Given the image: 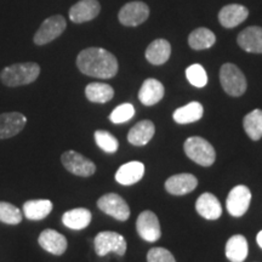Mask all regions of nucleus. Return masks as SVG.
I'll return each mask as SVG.
<instances>
[{
	"label": "nucleus",
	"instance_id": "f257e3e1",
	"mask_svg": "<svg viewBox=\"0 0 262 262\" xmlns=\"http://www.w3.org/2000/svg\"><path fill=\"white\" fill-rule=\"evenodd\" d=\"M77 66L85 75L110 79L118 73V61L113 54L102 48H88L80 51Z\"/></svg>",
	"mask_w": 262,
	"mask_h": 262
},
{
	"label": "nucleus",
	"instance_id": "f03ea898",
	"mask_svg": "<svg viewBox=\"0 0 262 262\" xmlns=\"http://www.w3.org/2000/svg\"><path fill=\"white\" fill-rule=\"evenodd\" d=\"M40 74V67L35 62H24L5 67L0 74V79L6 86L15 88L28 85L37 80Z\"/></svg>",
	"mask_w": 262,
	"mask_h": 262
},
{
	"label": "nucleus",
	"instance_id": "7ed1b4c3",
	"mask_svg": "<svg viewBox=\"0 0 262 262\" xmlns=\"http://www.w3.org/2000/svg\"><path fill=\"white\" fill-rule=\"evenodd\" d=\"M186 156L193 162L202 166H210L216 159V152L214 147L205 139L199 136L188 137L183 145Z\"/></svg>",
	"mask_w": 262,
	"mask_h": 262
},
{
	"label": "nucleus",
	"instance_id": "20e7f679",
	"mask_svg": "<svg viewBox=\"0 0 262 262\" xmlns=\"http://www.w3.org/2000/svg\"><path fill=\"white\" fill-rule=\"evenodd\" d=\"M220 81L222 89L229 96L239 97L247 90V79L237 66L233 63H225L220 70Z\"/></svg>",
	"mask_w": 262,
	"mask_h": 262
},
{
	"label": "nucleus",
	"instance_id": "39448f33",
	"mask_svg": "<svg viewBox=\"0 0 262 262\" xmlns=\"http://www.w3.org/2000/svg\"><path fill=\"white\" fill-rule=\"evenodd\" d=\"M126 248L125 238L117 232H101L95 237V251L98 256H106L108 253H116L123 256Z\"/></svg>",
	"mask_w": 262,
	"mask_h": 262
},
{
	"label": "nucleus",
	"instance_id": "423d86ee",
	"mask_svg": "<svg viewBox=\"0 0 262 262\" xmlns=\"http://www.w3.org/2000/svg\"><path fill=\"white\" fill-rule=\"evenodd\" d=\"M67 27V22L63 16L55 15L45 19L34 34L33 40L37 45H45L60 37Z\"/></svg>",
	"mask_w": 262,
	"mask_h": 262
},
{
	"label": "nucleus",
	"instance_id": "0eeeda50",
	"mask_svg": "<svg viewBox=\"0 0 262 262\" xmlns=\"http://www.w3.org/2000/svg\"><path fill=\"white\" fill-rule=\"evenodd\" d=\"M61 162L68 171L80 178H89L96 171V165L75 150H67L61 157Z\"/></svg>",
	"mask_w": 262,
	"mask_h": 262
},
{
	"label": "nucleus",
	"instance_id": "6e6552de",
	"mask_svg": "<svg viewBox=\"0 0 262 262\" xmlns=\"http://www.w3.org/2000/svg\"><path fill=\"white\" fill-rule=\"evenodd\" d=\"M97 206L104 214L112 216L116 220L126 221L130 216V208L127 203L119 194L108 193L97 201Z\"/></svg>",
	"mask_w": 262,
	"mask_h": 262
},
{
	"label": "nucleus",
	"instance_id": "1a4fd4ad",
	"mask_svg": "<svg viewBox=\"0 0 262 262\" xmlns=\"http://www.w3.org/2000/svg\"><path fill=\"white\" fill-rule=\"evenodd\" d=\"M251 202V192L247 186H235L228 193L226 208L227 211L234 217H241L248 211Z\"/></svg>",
	"mask_w": 262,
	"mask_h": 262
},
{
	"label": "nucleus",
	"instance_id": "9d476101",
	"mask_svg": "<svg viewBox=\"0 0 262 262\" xmlns=\"http://www.w3.org/2000/svg\"><path fill=\"white\" fill-rule=\"evenodd\" d=\"M149 16V8L143 2L127 3L120 9L118 18L119 22L127 27H136L146 21Z\"/></svg>",
	"mask_w": 262,
	"mask_h": 262
},
{
	"label": "nucleus",
	"instance_id": "9b49d317",
	"mask_svg": "<svg viewBox=\"0 0 262 262\" xmlns=\"http://www.w3.org/2000/svg\"><path fill=\"white\" fill-rule=\"evenodd\" d=\"M136 229L140 237L149 243L159 241L162 235L158 216L149 210L141 212L139 215L136 221Z\"/></svg>",
	"mask_w": 262,
	"mask_h": 262
},
{
	"label": "nucleus",
	"instance_id": "f8f14e48",
	"mask_svg": "<svg viewBox=\"0 0 262 262\" xmlns=\"http://www.w3.org/2000/svg\"><path fill=\"white\" fill-rule=\"evenodd\" d=\"M101 11L97 0H80L70 9V19L74 24H84L96 18Z\"/></svg>",
	"mask_w": 262,
	"mask_h": 262
},
{
	"label": "nucleus",
	"instance_id": "ddd939ff",
	"mask_svg": "<svg viewBox=\"0 0 262 262\" xmlns=\"http://www.w3.org/2000/svg\"><path fill=\"white\" fill-rule=\"evenodd\" d=\"M27 123L22 113L10 112L0 114V140L10 139L21 133Z\"/></svg>",
	"mask_w": 262,
	"mask_h": 262
},
{
	"label": "nucleus",
	"instance_id": "4468645a",
	"mask_svg": "<svg viewBox=\"0 0 262 262\" xmlns=\"http://www.w3.org/2000/svg\"><path fill=\"white\" fill-rule=\"evenodd\" d=\"M198 180L192 173H179L165 181V189L172 195H185L194 191Z\"/></svg>",
	"mask_w": 262,
	"mask_h": 262
},
{
	"label": "nucleus",
	"instance_id": "2eb2a0df",
	"mask_svg": "<svg viewBox=\"0 0 262 262\" xmlns=\"http://www.w3.org/2000/svg\"><path fill=\"white\" fill-rule=\"evenodd\" d=\"M39 245L44 249L45 251L52 255L60 256L67 250V239L63 234L58 233L55 229H45L42 231L38 238Z\"/></svg>",
	"mask_w": 262,
	"mask_h": 262
},
{
	"label": "nucleus",
	"instance_id": "dca6fc26",
	"mask_svg": "<svg viewBox=\"0 0 262 262\" xmlns=\"http://www.w3.org/2000/svg\"><path fill=\"white\" fill-rule=\"evenodd\" d=\"M249 16V10L243 5L229 4L224 6L219 12V21L222 27L234 28L243 24Z\"/></svg>",
	"mask_w": 262,
	"mask_h": 262
},
{
	"label": "nucleus",
	"instance_id": "f3484780",
	"mask_svg": "<svg viewBox=\"0 0 262 262\" xmlns=\"http://www.w3.org/2000/svg\"><path fill=\"white\" fill-rule=\"evenodd\" d=\"M237 41L244 51L262 54V28L257 26L245 28L238 34Z\"/></svg>",
	"mask_w": 262,
	"mask_h": 262
},
{
	"label": "nucleus",
	"instance_id": "a211bd4d",
	"mask_svg": "<svg viewBox=\"0 0 262 262\" xmlns=\"http://www.w3.org/2000/svg\"><path fill=\"white\" fill-rule=\"evenodd\" d=\"M195 210L206 220H217L222 215V206L220 202L211 193H203L196 199Z\"/></svg>",
	"mask_w": 262,
	"mask_h": 262
},
{
	"label": "nucleus",
	"instance_id": "6ab92c4d",
	"mask_svg": "<svg viewBox=\"0 0 262 262\" xmlns=\"http://www.w3.org/2000/svg\"><path fill=\"white\" fill-rule=\"evenodd\" d=\"M145 175V165L141 162H129L118 169L116 181L123 186L135 185Z\"/></svg>",
	"mask_w": 262,
	"mask_h": 262
},
{
	"label": "nucleus",
	"instance_id": "aec40b11",
	"mask_svg": "<svg viewBox=\"0 0 262 262\" xmlns=\"http://www.w3.org/2000/svg\"><path fill=\"white\" fill-rule=\"evenodd\" d=\"M164 93L165 90H164L163 84L159 80L149 78L143 81L142 86H141L139 100L145 106H155L164 97Z\"/></svg>",
	"mask_w": 262,
	"mask_h": 262
},
{
	"label": "nucleus",
	"instance_id": "412c9836",
	"mask_svg": "<svg viewBox=\"0 0 262 262\" xmlns=\"http://www.w3.org/2000/svg\"><path fill=\"white\" fill-rule=\"evenodd\" d=\"M156 126L150 120H142L131 127L127 134V141L133 146H145L155 136Z\"/></svg>",
	"mask_w": 262,
	"mask_h": 262
},
{
	"label": "nucleus",
	"instance_id": "4be33fe9",
	"mask_svg": "<svg viewBox=\"0 0 262 262\" xmlns=\"http://www.w3.org/2000/svg\"><path fill=\"white\" fill-rule=\"evenodd\" d=\"M171 55V45L165 39H156L146 49V58L155 66L164 64Z\"/></svg>",
	"mask_w": 262,
	"mask_h": 262
},
{
	"label": "nucleus",
	"instance_id": "5701e85b",
	"mask_svg": "<svg viewBox=\"0 0 262 262\" xmlns=\"http://www.w3.org/2000/svg\"><path fill=\"white\" fill-rule=\"evenodd\" d=\"M248 241L244 235H232L226 243V257L231 262H243L248 257Z\"/></svg>",
	"mask_w": 262,
	"mask_h": 262
},
{
	"label": "nucleus",
	"instance_id": "b1692460",
	"mask_svg": "<svg viewBox=\"0 0 262 262\" xmlns=\"http://www.w3.org/2000/svg\"><path fill=\"white\" fill-rule=\"evenodd\" d=\"M62 222L66 227L79 231V229L86 228L90 225L91 212L85 208L72 209V210L64 212L62 216Z\"/></svg>",
	"mask_w": 262,
	"mask_h": 262
},
{
	"label": "nucleus",
	"instance_id": "393cba45",
	"mask_svg": "<svg viewBox=\"0 0 262 262\" xmlns=\"http://www.w3.org/2000/svg\"><path fill=\"white\" fill-rule=\"evenodd\" d=\"M204 108L199 102H189L186 106L180 107L172 114L173 120L178 124H191L202 119Z\"/></svg>",
	"mask_w": 262,
	"mask_h": 262
},
{
	"label": "nucleus",
	"instance_id": "a878e982",
	"mask_svg": "<svg viewBox=\"0 0 262 262\" xmlns=\"http://www.w3.org/2000/svg\"><path fill=\"white\" fill-rule=\"evenodd\" d=\"M52 210V203L48 199L28 201L24 204V214L28 220L39 221L45 219Z\"/></svg>",
	"mask_w": 262,
	"mask_h": 262
},
{
	"label": "nucleus",
	"instance_id": "bb28decb",
	"mask_svg": "<svg viewBox=\"0 0 262 262\" xmlns=\"http://www.w3.org/2000/svg\"><path fill=\"white\" fill-rule=\"evenodd\" d=\"M85 96L90 102L106 103L114 96V90L111 85L104 83H90L85 88Z\"/></svg>",
	"mask_w": 262,
	"mask_h": 262
},
{
	"label": "nucleus",
	"instance_id": "cd10ccee",
	"mask_svg": "<svg viewBox=\"0 0 262 262\" xmlns=\"http://www.w3.org/2000/svg\"><path fill=\"white\" fill-rule=\"evenodd\" d=\"M216 37L210 29L196 28L188 37V44L193 50H205L215 44Z\"/></svg>",
	"mask_w": 262,
	"mask_h": 262
},
{
	"label": "nucleus",
	"instance_id": "c85d7f7f",
	"mask_svg": "<svg viewBox=\"0 0 262 262\" xmlns=\"http://www.w3.org/2000/svg\"><path fill=\"white\" fill-rule=\"evenodd\" d=\"M244 130L251 140L258 141L262 139V111L254 110L244 117Z\"/></svg>",
	"mask_w": 262,
	"mask_h": 262
},
{
	"label": "nucleus",
	"instance_id": "c756f323",
	"mask_svg": "<svg viewBox=\"0 0 262 262\" xmlns=\"http://www.w3.org/2000/svg\"><path fill=\"white\" fill-rule=\"evenodd\" d=\"M22 212L17 206L6 202H0V222L6 225H18L22 221Z\"/></svg>",
	"mask_w": 262,
	"mask_h": 262
},
{
	"label": "nucleus",
	"instance_id": "7c9ffc66",
	"mask_svg": "<svg viewBox=\"0 0 262 262\" xmlns=\"http://www.w3.org/2000/svg\"><path fill=\"white\" fill-rule=\"evenodd\" d=\"M95 141L96 145L106 153H116L119 148L118 140L106 130L95 131Z\"/></svg>",
	"mask_w": 262,
	"mask_h": 262
},
{
	"label": "nucleus",
	"instance_id": "2f4dec72",
	"mask_svg": "<svg viewBox=\"0 0 262 262\" xmlns=\"http://www.w3.org/2000/svg\"><path fill=\"white\" fill-rule=\"evenodd\" d=\"M186 77L195 88H204L208 84V74L202 64H192L186 70Z\"/></svg>",
	"mask_w": 262,
	"mask_h": 262
},
{
	"label": "nucleus",
	"instance_id": "473e14b6",
	"mask_svg": "<svg viewBox=\"0 0 262 262\" xmlns=\"http://www.w3.org/2000/svg\"><path fill=\"white\" fill-rule=\"evenodd\" d=\"M135 116V108L131 103H123L116 107L111 113L110 120L113 124H123Z\"/></svg>",
	"mask_w": 262,
	"mask_h": 262
},
{
	"label": "nucleus",
	"instance_id": "72a5a7b5",
	"mask_svg": "<svg viewBox=\"0 0 262 262\" xmlns=\"http://www.w3.org/2000/svg\"><path fill=\"white\" fill-rule=\"evenodd\" d=\"M147 262H176V260L166 249L152 248L147 254Z\"/></svg>",
	"mask_w": 262,
	"mask_h": 262
},
{
	"label": "nucleus",
	"instance_id": "f704fd0d",
	"mask_svg": "<svg viewBox=\"0 0 262 262\" xmlns=\"http://www.w3.org/2000/svg\"><path fill=\"white\" fill-rule=\"evenodd\" d=\"M256 242H257V244L260 245V248L262 249V231H260L257 233V235H256Z\"/></svg>",
	"mask_w": 262,
	"mask_h": 262
}]
</instances>
